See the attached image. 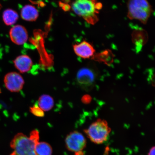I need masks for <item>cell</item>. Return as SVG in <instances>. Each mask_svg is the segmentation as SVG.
I'll list each match as a JSON object with an SVG mask.
<instances>
[{"instance_id": "1", "label": "cell", "mask_w": 155, "mask_h": 155, "mask_svg": "<svg viewBox=\"0 0 155 155\" xmlns=\"http://www.w3.org/2000/svg\"><path fill=\"white\" fill-rule=\"evenodd\" d=\"M39 141V133L36 130L31 132L29 137L22 133H18L10 143L13 150L12 155H37L35 147Z\"/></svg>"}, {"instance_id": "2", "label": "cell", "mask_w": 155, "mask_h": 155, "mask_svg": "<svg viewBox=\"0 0 155 155\" xmlns=\"http://www.w3.org/2000/svg\"><path fill=\"white\" fill-rule=\"evenodd\" d=\"M102 7V3L98 0H75L72 5L75 14L93 25L98 22V15Z\"/></svg>"}, {"instance_id": "3", "label": "cell", "mask_w": 155, "mask_h": 155, "mask_svg": "<svg viewBox=\"0 0 155 155\" xmlns=\"http://www.w3.org/2000/svg\"><path fill=\"white\" fill-rule=\"evenodd\" d=\"M127 17L146 24L152 15V6L148 0H128Z\"/></svg>"}, {"instance_id": "4", "label": "cell", "mask_w": 155, "mask_h": 155, "mask_svg": "<svg viewBox=\"0 0 155 155\" xmlns=\"http://www.w3.org/2000/svg\"><path fill=\"white\" fill-rule=\"evenodd\" d=\"M111 131L107 122L101 119L97 120L84 130L90 140L97 144L105 142Z\"/></svg>"}, {"instance_id": "5", "label": "cell", "mask_w": 155, "mask_h": 155, "mask_svg": "<svg viewBox=\"0 0 155 155\" xmlns=\"http://www.w3.org/2000/svg\"><path fill=\"white\" fill-rule=\"evenodd\" d=\"M65 143L68 150L74 155H84L87 141L82 133L76 131L71 132L66 137Z\"/></svg>"}, {"instance_id": "6", "label": "cell", "mask_w": 155, "mask_h": 155, "mask_svg": "<svg viewBox=\"0 0 155 155\" xmlns=\"http://www.w3.org/2000/svg\"><path fill=\"white\" fill-rule=\"evenodd\" d=\"M97 78V74L94 70L84 68L79 70L77 75L78 83L82 88L90 90L94 86Z\"/></svg>"}, {"instance_id": "7", "label": "cell", "mask_w": 155, "mask_h": 155, "mask_svg": "<svg viewBox=\"0 0 155 155\" xmlns=\"http://www.w3.org/2000/svg\"><path fill=\"white\" fill-rule=\"evenodd\" d=\"M4 82L6 88L12 92L20 91L25 84L23 77L16 72H11L7 74L4 78Z\"/></svg>"}, {"instance_id": "8", "label": "cell", "mask_w": 155, "mask_h": 155, "mask_svg": "<svg viewBox=\"0 0 155 155\" xmlns=\"http://www.w3.org/2000/svg\"><path fill=\"white\" fill-rule=\"evenodd\" d=\"M9 36L13 43L17 45H22L28 38V34L26 28L20 25H15L10 30Z\"/></svg>"}, {"instance_id": "9", "label": "cell", "mask_w": 155, "mask_h": 155, "mask_svg": "<svg viewBox=\"0 0 155 155\" xmlns=\"http://www.w3.org/2000/svg\"><path fill=\"white\" fill-rule=\"evenodd\" d=\"M73 49L75 54L83 59H89L94 55L95 50L89 42L83 41L73 46Z\"/></svg>"}, {"instance_id": "10", "label": "cell", "mask_w": 155, "mask_h": 155, "mask_svg": "<svg viewBox=\"0 0 155 155\" xmlns=\"http://www.w3.org/2000/svg\"><path fill=\"white\" fill-rule=\"evenodd\" d=\"M15 68L21 73L28 72L31 69L33 62L31 58L27 55H21L13 61Z\"/></svg>"}, {"instance_id": "11", "label": "cell", "mask_w": 155, "mask_h": 155, "mask_svg": "<svg viewBox=\"0 0 155 155\" xmlns=\"http://www.w3.org/2000/svg\"><path fill=\"white\" fill-rule=\"evenodd\" d=\"M21 15L24 20L28 21H35L38 16V10L33 6L25 5L21 9Z\"/></svg>"}, {"instance_id": "12", "label": "cell", "mask_w": 155, "mask_h": 155, "mask_svg": "<svg viewBox=\"0 0 155 155\" xmlns=\"http://www.w3.org/2000/svg\"><path fill=\"white\" fill-rule=\"evenodd\" d=\"M54 104L53 98L48 95H42L38 99V106L44 111H50L53 107Z\"/></svg>"}, {"instance_id": "13", "label": "cell", "mask_w": 155, "mask_h": 155, "mask_svg": "<svg viewBox=\"0 0 155 155\" xmlns=\"http://www.w3.org/2000/svg\"><path fill=\"white\" fill-rule=\"evenodd\" d=\"M3 15L4 22L7 26L14 25L19 18L18 15L16 12L10 9H6Z\"/></svg>"}, {"instance_id": "14", "label": "cell", "mask_w": 155, "mask_h": 155, "mask_svg": "<svg viewBox=\"0 0 155 155\" xmlns=\"http://www.w3.org/2000/svg\"><path fill=\"white\" fill-rule=\"evenodd\" d=\"M35 151L37 155H51L53 150L48 143L39 141L35 147Z\"/></svg>"}, {"instance_id": "15", "label": "cell", "mask_w": 155, "mask_h": 155, "mask_svg": "<svg viewBox=\"0 0 155 155\" xmlns=\"http://www.w3.org/2000/svg\"><path fill=\"white\" fill-rule=\"evenodd\" d=\"M30 111L35 116L38 117H43L44 116V111L39 107L34 106L30 107Z\"/></svg>"}, {"instance_id": "16", "label": "cell", "mask_w": 155, "mask_h": 155, "mask_svg": "<svg viewBox=\"0 0 155 155\" xmlns=\"http://www.w3.org/2000/svg\"><path fill=\"white\" fill-rule=\"evenodd\" d=\"M148 155H155V147H153L151 149Z\"/></svg>"}, {"instance_id": "17", "label": "cell", "mask_w": 155, "mask_h": 155, "mask_svg": "<svg viewBox=\"0 0 155 155\" xmlns=\"http://www.w3.org/2000/svg\"><path fill=\"white\" fill-rule=\"evenodd\" d=\"M1 8H2V5H1V3H0V10H1Z\"/></svg>"}]
</instances>
